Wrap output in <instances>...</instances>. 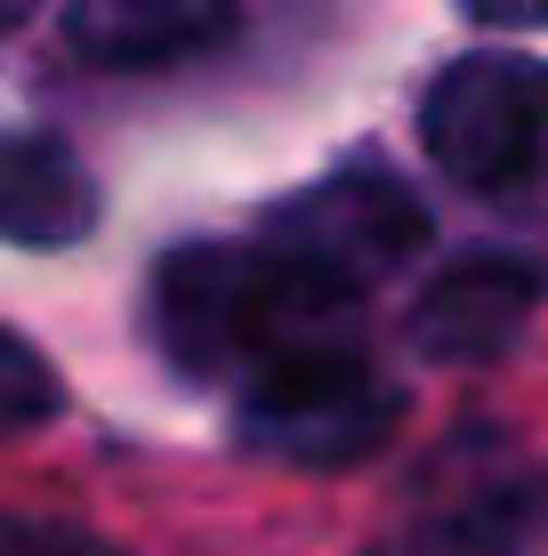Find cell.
I'll return each mask as SVG.
<instances>
[{
    "label": "cell",
    "instance_id": "cell-1",
    "mask_svg": "<svg viewBox=\"0 0 548 556\" xmlns=\"http://www.w3.org/2000/svg\"><path fill=\"white\" fill-rule=\"evenodd\" d=\"M364 291L339 282L331 266L298 258L258 226L251 242H186L154 266V323L162 355L194 379H251L298 348H331L355 339Z\"/></svg>",
    "mask_w": 548,
    "mask_h": 556
},
{
    "label": "cell",
    "instance_id": "cell-2",
    "mask_svg": "<svg viewBox=\"0 0 548 556\" xmlns=\"http://www.w3.org/2000/svg\"><path fill=\"white\" fill-rule=\"evenodd\" d=\"M404 395L364 363L355 339L331 348H298L242 379V412H234V444L275 468H355L395 435Z\"/></svg>",
    "mask_w": 548,
    "mask_h": 556
},
{
    "label": "cell",
    "instance_id": "cell-3",
    "mask_svg": "<svg viewBox=\"0 0 548 556\" xmlns=\"http://www.w3.org/2000/svg\"><path fill=\"white\" fill-rule=\"evenodd\" d=\"M420 138L444 178L476 186V194L524 186L548 153V65L508 49L444 65L436 89L420 98Z\"/></svg>",
    "mask_w": 548,
    "mask_h": 556
},
{
    "label": "cell",
    "instance_id": "cell-4",
    "mask_svg": "<svg viewBox=\"0 0 548 556\" xmlns=\"http://www.w3.org/2000/svg\"><path fill=\"white\" fill-rule=\"evenodd\" d=\"M267 235L291 242L298 258L331 266L339 282L371 291L380 275H395V266H411L428 251V202L411 194L387 162H347V169H331L323 186L275 202Z\"/></svg>",
    "mask_w": 548,
    "mask_h": 556
},
{
    "label": "cell",
    "instance_id": "cell-5",
    "mask_svg": "<svg viewBox=\"0 0 548 556\" xmlns=\"http://www.w3.org/2000/svg\"><path fill=\"white\" fill-rule=\"evenodd\" d=\"M548 275L533 258L517 251H468L451 258L436 282L420 291L411 306V339H420V355L436 363H493L508 339L524 331V315L540 306Z\"/></svg>",
    "mask_w": 548,
    "mask_h": 556
},
{
    "label": "cell",
    "instance_id": "cell-6",
    "mask_svg": "<svg viewBox=\"0 0 548 556\" xmlns=\"http://www.w3.org/2000/svg\"><path fill=\"white\" fill-rule=\"evenodd\" d=\"M98 226V178L56 129H0V242L65 251Z\"/></svg>",
    "mask_w": 548,
    "mask_h": 556
},
{
    "label": "cell",
    "instance_id": "cell-7",
    "mask_svg": "<svg viewBox=\"0 0 548 556\" xmlns=\"http://www.w3.org/2000/svg\"><path fill=\"white\" fill-rule=\"evenodd\" d=\"M242 0H73L65 9V41L73 56L105 73H145V65H178L202 56L234 33Z\"/></svg>",
    "mask_w": 548,
    "mask_h": 556
},
{
    "label": "cell",
    "instance_id": "cell-8",
    "mask_svg": "<svg viewBox=\"0 0 548 556\" xmlns=\"http://www.w3.org/2000/svg\"><path fill=\"white\" fill-rule=\"evenodd\" d=\"M56 404H65V388H56V371L41 355L25 348L16 331H0V444L25 428H41V419H56Z\"/></svg>",
    "mask_w": 548,
    "mask_h": 556
},
{
    "label": "cell",
    "instance_id": "cell-9",
    "mask_svg": "<svg viewBox=\"0 0 548 556\" xmlns=\"http://www.w3.org/2000/svg\"><path fill=\"white\" fill-rule=\"evenodd\" d=\"M0 556H122V548H105L98 532L65 525V516H25V508H0Z\"/></svg>",
    "mask_w": 548,
    "mask_h": 556
},
{
    "label": "cell",
    "instance_id": "cell-10",
    "mask_svg": "<svg viewBox=\"0 0 548 556\" xmlns=\"http://www.w3.org/2000/svg\"><path fill=\"white\" fill-rule=\"evenodd\" d=\"M476 25H548V0H460Z\"/></svg>",
    "mask_w": 548,
    "mask_h": 556
},
{
    "label": "cell",
    "instance_id": "cell-11",
    "mask_svg": "<svg viewBox=\"0 0 548 556\" xmlns=\"http://www.w3.org/2000/svg\"><path fill=\"white\" fill-rule=\"evenodd\" d=\"M33 16H41V0H0V41H9V33H25Z\"/></svg>",
    "mask_w": 548,
    "mask_h": 556
}]
</instances>
